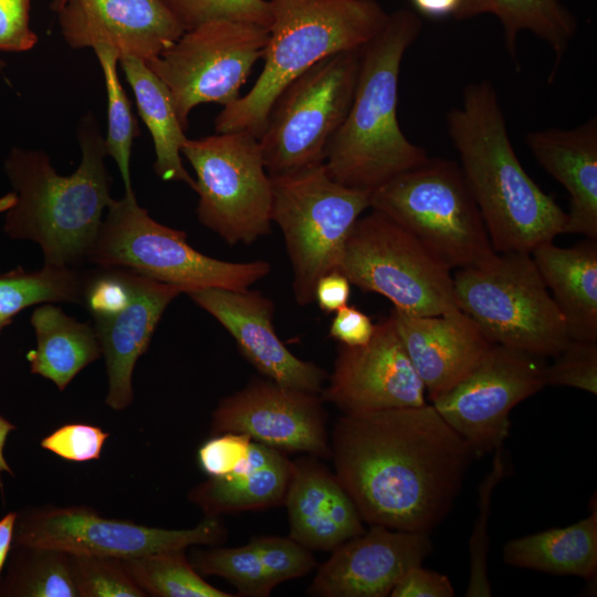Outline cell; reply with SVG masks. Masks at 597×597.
Here are the masks:
<instances>
[{"label":"cell","mask_w":597,"mask_h":597,"mask_svg":"<svg viewBox=\"0 0 597 597\" xmlns=\"http://www.w3.org/2000/svg\"><path fill=\"white\" fill-rule=\"evenodd\" d=\"M335 475L364 522L429 534L475 458L432 405L343 413L329 437Z\"/></svg>","instance_id":"1"},{"label":"cell","mask_w":597,"mask_h":597,"mask_svg":"<svg viewBox=\"0 0 597 597\" xmlns=\"http://www.w3.org/2000/svg\"><path fill=\"white\" fill-rule=\"evenodd\" d=\"M449 137L496 253L527 252L564 233L566 212L526 174L513 149L495 86L468 84L447 114Z\"/></svg>","instance_id":"2"},{"label":"cell","mask_w":597,"mask_h":597,"mask_svg":"<svg viewBox=\"0 0 597 597\" xmlns=\"http://www.w3.org/2000/svg\"><path fill=\"white\" fill-rule=\"evenodd\" d=\"M82 151L77 169L62 176L42 150L13 147L4 170L13 188L4 232L40 245L45 264L76 266L86 261L112 197L105 142L87 113L77 127Z\"/></svg>","instance_id":"3"},{"label":"cell","mask_w":597,"mask_h":597,"mask_svg":"<svg viewBox=\"0 0 597 597\" xmlns=\"http://www.w3.org/2000/svg\"><path fill=\"white\" fill-rule=\"evenodd\" d=\"M421 30L416 12L399 9L362 48L354 98L324 161L337 182L371 192L428 159L427 150L402 133L397 117L401 62Z\"/></svg>","instance_id":"4"},{"label":"cell","mask_w":597,"mask_h":597,"mask_svg":"<svg viewBox=\"0 0 597 597\" xmlns=\"http://www.w3.org/2000/svg\"><path fill=\"white\" fill-rule=\"evenodd\" d=\"M271 13L263 69L251 90L223 106L216 133L259 138L282 91L323 59L363 48L389 13L376 0H268Z\"/></svg>","instance_id":"5"},{"label":"cell","mask_w":597,"mask_h":597,"mask_svg":"<svg viewBox=\"0 0 597 597\" xmlns=\"http://www.w3.org/2000/svg\"><path fill=\"white\" fill-rule=\"evenodd\" d=\"M86 261L127 270L185 293L209 287L244 291L271 270L268 261L228 262L195 250L186 232L157 222L134 193L112 198Z\"/></svg>","instance_id":"6"},{"label":"cell","mask_w":597,"mask_h":597,"mask_svg":"<svg viewBox=\"0 0 597 597\" xmlns=\"http://www.w3.org/2000/svg\"><path fill=\"white\" fill-rule=\"evenodd\" d=\"M376 210L417 238L448 269L476 266L496 252L460 165L428 157L370 192Z\"/></svg>","instance_id":"7"},{"label":"cell","mask_w":597,"mask_h":597,"mask_svg":"<svg viewBox=\"0 0 597 597\" xmlns=\"http://www.w3.org/2000/svg\"><path fill=\"white\" fill-rule=\"evenodd\" d=\"M452 279L458 308L492 344L542 357L567 344L565 322L531 253H496L484 264L458 269Z\"/></svg>","instance_id":"8"},{"label":"cell","mask_w":597,"mask_h":597,"mask_svg":"<svg viewBox=\"0 0 597 597\" xmlns=\"http://www.w3.org/2000/svg\"><path fill=\"white\" fill-rule=\"evenodd\" d=\"M271 189V221L284 237L295 300L305 306L318 279L337 270L349 232L370 208V191L337 182L324 164L273 176Z\"/></svg>","instance_id":"9"},{"label":"cell","mask_w":597,"mask_h":597,"mask_svg":"<svg viewBox=\"0 0 597 597\" xmlns=\"http://www.w3.org/2000/svg\"><path fill=\"white\" fill-rule=\"evenodd\" d=\"M362 48L332 54L293 80L270 109L259 137L263 165L273 176L324 164L356 88Z\"/></svg>","instance_id":"10"},{"label":"cell","mask_w":597,"mask_h":597,"mask_svg":"<svg viewBox=\"0 0 597 597\" xmlns=\"http://www.w3.org/2000/svg\"><path fill=\"white\" fill-rule=\"evenodd\" d=\"M337 270L363 291L388 298L411 315L458 307L450 269L402 227L373 210L359 217Z\"/></svg>","instance_id":"11"},{"label":"cell","mask_w":597,"mask_h":597,"mask_svg":"<svg viewBox=\"0 0 597 597\" xmlns=\"http://www.w3.org/2000/svg\"><path fill=\"white\" fill-rule=\"evenodd\" d=\"M181 155L192 166L198 220L228 244H251L271 231V177L259 138L245 130L189 139Z\"/></svg>","instance_id":"12"},{"label":"cell","mask_w":597,"mask_h":597,"mask_svg":"<svg viewBox=\"0 0 597 597\" xmlns=\"http://www.w3.org/2000/svg\"><path fill=\"white\" fill-rule=\"evenodd\" d=\"M268 40L266 28L213 20L185 31L170 48L145 63L168 88L187 129L196 106H226L241 96L240 90L263 57Z\"/></svg>","instance_id":"13"},{"label":"cell","mask_w":597,"mask_h":597,"mask_svg":"<svg viewBox=\"0 0 597 597\" xmlns=\"http://www.w3.org/2000/svg\"><path fill=\"white\" fill-rule=\"evenodd\" d=\"M182 293L178 287L118 268L86 274L84 307L105 358L106 405L123 410L133 401L132 378L167 306Z\"/></svg>","instance_id":"14"},{"label":"cell","mask_w":597,"mask_h":597,"mask_svg":"<svg viewBox=\"0 0 597 597\" xmlns=\"http://www.w3.org/2000/svg\"><path fill=\"white\" fill-rule=\"evenodd\" d=\"M226 537L220 516H205L188 530H166L107 519L86 506H43L18 514L13 544L127 559L193 545H217Z\"/></svg>","instance_id":"15"},{"label":"cell","mask_w":597,"mask_h":597,"mask_svg":"<svg viewBox=\"0 0 597 597\" xmlns=\"http://www.w3.org/2000/svg\"><path fill=\"white\" fill-rule=\"evenodd\" d=\"M544 357L493 344L478 364L431 405L476 457L502 447L510 412L545 386Z\"/></svg>","instance_id":"16"},{"label":"cell","mask_w":597,"mask_h":597,"mask_svg":"<svg viewBox=\"0 0 597 597\" xmlns=\"http://www.w3.org/2000/svg\"><path fill=\"white\" fill-rule=\"evenodd\" d=\"M321 395L256 379L221 399L212 412L211 433L241 432L286 452L329 459L327 415Z\"/></svg>","instance_id":"17"},{"label":"cell","mask_w":597,"mask_h":597,"mask_svg":"<svg viewBox=\"0 0 597 597\" xmlns=\"http://www.w3.org/2000/svg\"><path fill=\"white\" fill-rule=\"evenodd\" d=\"M415 370L390 316L375 325L362 346L339 344L333 373L321 392L343 413L370 412L427 404Z\"/></svg>","instance_id":"18"},{"label":"cell","mask_w":597,"mask_h":597,"mask_svg":"<svg viewBox=\"0 0 597 597\" xmlns=\"http://www.w3.org/2000/svg\"><path fill=\"white\" fill-rule=\"evenodd\" d=\"M187 294L230 333L240 353L259 373L284 387L321 395L326 371L296 357L277 337L271 298L249 289L209 287Z\"/></svg>","instance_id":"19"},{"label":"cell","mask_w":597,"mask_h":597,"mask_svg":"<svg viewBox=\"0 0 597 597\" xmlns=\"http://www.w3.org/2000/svg\"><path fill=\"white\" fill-rule=\"evenodd\" d=\"M428 534L370 525L332 551L307 594L317 597H385L431 552Z\"/></svg>","instance_id":"20"},{"label":"cell","mask_w":597,"mask_h":597,"mask_svg":"<svg viewBox=\"0 0 597 597\" xmlns=\"http://www.w3.org/2000/svg\"><path fill=\"white\" fill-rule=\"evenodd\" d=\"M56 13L71 49L105 45L119 59L150 61L185 32L160 0H66Z\"/></svg>","instance_id":"21"},{"label":"cell","mask_w":597,"mask_h":597,"mask_svg":"<svg viewBox=\"0 0 597 597\" xmlns=\"http://www.w3.org/2000/svg\"><path fill=\"white\" fill-rule=\"evenodd\" d=\"M389 316L431 401L457 385L493 345L458 307L427 316L394 307Z\"/></svg>","instance_id":"22"},{"label":"cell","mask_w":597,"mask_h":597,"mask_svg":"<svg viewBox=\"0 0 597 597\" xmlns=\"http://www.w3.org/2000/svg\"><path fill=\"white\" fill-rule=\"evenodd\" d=\"M316 457L292 461L284 499L290 537L311 551H333L365 531L354 501Z\"/></svg>","instance_id":"23"},{"label":"cell","mask_w":597,"mask_h":597,"mask_svg":"<svg viewBox=\"0 0 597 597\" xmlns=\"http://www.w3.org/2000/svg\"><path fill=\"white\" fill-rule=\"evenodd\" d=\"M526 143L538 164L569 193L564 233L597 240V118L569 129L532 130Z\"/></svg>","instance_id":"24"},{"label":"cell","mask_w":597,"mask_h":597,"mask_svg":"<svg viewBox=\"0 0 597 597\" xmlns=\"http://www.w3.org/2000/svg\"><path fill=\"white\" fill-rule=\"evenodd\" d=\"M291 467L286 453L252 441L248 457L231 474L208 478L188 498L205 516L273 507L284 503Z\"/></svg>","instance_id":"25"},{"label":"cell","mask_w":597,"mask_h":597,"mask_svg":"<svg viewBox=\"0 0 597 597\" xmlns=\"http://www.w3.org/2000/svg\"><path fill=\"white\" fill-rule=\"evenodd\" d=\"M531 255L572 339L597 342V242L570 248L546 242Z\"/></svg>","instance_id":"26"},{"label":"cell","mask_w":597,"mask_h":597,"mask_svg":"<svg viewBox=\"0 0 597 597\" xmlns=\"http://www.w3.org/2000/svg\"><path fill=\"white\" fill-rule=\"evenodd\" d=\"M481 14L498 18L505 49L516 65L521 32L530 31L543 40L554 53L548 75L553 82L578 29L577 19L561 0H460L453 18L462 21Z\"/></svg>","instance_id":"27"},{"label":"cell","mask_w":597,"mask_h":597,"mask_svg":"<svg viewBox=\"0 0 597 597\" xmlns=\"http://www.w3.org/2000/svg\"><path fill=\"white\" fill-rule=\"evenodd\" d=\"M30 322L36 336V347L27 354L31 373L51 380L60 390L102 355L93 326L51 303L36 307Z\"/></svg>","instance_id":"28"},{"label":"cell","mask_w":597,"mask_h":597,"mask_svg":"<svg viewBox=\"0 0 597 597\" xmlns=\"http://www.w3.org/2000/svg\"><path fill=\"white\" fill-rule=\"evenodd\" d=\"M503 561L511 566L553 575L593 579L597 572V510L566 527L509 541Z\"/></svg>","instance_id":"29"},{"label":"cell","mask_w":597,"mask_h":597,"mask_svg":"<svg viewBox=\"0 0 597 597\" xmlns=\"http://www.w3.org/2000/svg\"><path fill=\"white\" fill-rule=\"evenodd\" d=\"M121 67L129 83L140 118L147 126L155 149L154 170L165 181H181L195 189V179L184 167L181 147L187 140L171 95L145 61L125 56Z\"/></svg>","instance_id":"30"},{"label":"cell","mask_w":597,"mask_h":597,"mask_svg":"<svg viewBox=\"0 0 597 597\" xmlns=\"http://www.w3.org/2000/svg\"><path fill=\"white\" fill-rule=\"evenodd\" d=\"M85 281L86 273L75 266L45 263L38 271L0 273V320L11 324L21 311L41 303L83 304Z\"/></svg>","instance_id":"31"},{"label":"cell","mask_w":597,"mask_h":597,"mask_svg":"<svg viewBox=\"0 0 597 597\" xmlns=\"http://www.w3.org/2000/svg\"><path fill=\"white\" fill-rule=\"evenodd\" d=\"M0 596L80 597L71 554L43 547L13 546Z\"/></svg>","instance_id":"32"},{"label":"cell","mask_w":597,"mask_h":597,"mask_svg":"<svg viewBox=\"0 0 597 597\" xmlns=\"http://www.w3.org/2000/svg\"><path fill=\"white\" fill-rule=\"evenodd\" d=\"M133 582L147 595L157 597H232L206 582L185 555L170 549L121 559Z\"/></svg>","instance_id":"33"},{"label":"cell","mask_w":597,"mask_h":597,"mask_svg":"<svg viewBox=\"0 0 597 597\" xmlns=\"http://www.w3.org/2000/svg\"><path fill=\"white\" fill-rule=\"evenodd\" d=\"M101 65L107 95V134L105 148L117 165L125 193H134L130 179L133 140L139 135L130 102L118 78L119 54L112 48L98 45L93 49Z\"/></svg>","instance_id":"34"},{"label":"cell","mask_w":597,"mask_h":597,"mask_svg":"<svg viewBox=\"0 0 597 597\" xmlns=\"http://www.w3.org/2000/svg\"><path fill=\"white\" fill-rule=\"evenodd\" d=\"M189 561L199 574L224 578L242 596L266 597L275 587L252 541L238 547L196 549Z\"/></svg>","instance_id":"35"},{"label":"cell","mask_w":597,"mask_h":597,"mask_svg":"<svg viewBox=\"0 0 597 597\" xmlns=\"http://www.w3.org/2000/svg\"><path fill=\"white\" fill-rule=\"evenodd\" d=\"M185 31L213 20H233L269 29L268 0H160Z\"/></svg>","instance_id":"36"},{"label":"cell","mask_w":597,"mask_h":597,"mask_svg":"<svg viewBox=\"0 0 597 597\" xmlns=\"http://www.w3.org/2000/svg\"><path fill=\"white\" fill-rule=\"evenodd\" d=\"M502 447H498L494 450L491 470L483 479L479 489V515L469 543L470 572L465 591V596L468 597L491 596V585L488 575V523L492 492L504 476L506 470L502 458Z\"/></svg>","instance_id":"37"},{"label":"cell","mask_w":597,"mask_h":597,"mask_svg":"<svg viewBox=\"0 0 597 597\" xmlns=\"http://www.w3.org/2000/svg\"><path fill=\"white\" fill-rule=\"evenodd\" d=\"M71 557L80 597L146 596L126 573L121 559L72 554Z\"/></svg>","instance_id":"38"},{"label":"cell","mask_w":597,"mask_h":597,"mask_svg":"<svg viewBox=\"0 0 597 597\" xmlns=\"http://www.w3.org/2000/svg\"><path fill=\"white\" fill-rule=\"evenodd\" d=\"M545 366V386H567L597 394V342L569 338Z\"/></svg>","instance_id":"39"},{"label":"cell","mask_w":597,"mask_h":597,"mask_svg":"<svg viewBox=\"0 0 597 597\" xmlns=\"http://www.w3.org/2000/svg\"><path fill=\"white\" fill-rule=\"evenodd\" d=\"M251 541L275 586L302 577L316 566L312 551L292 537L259 536Z\"/></svg>","instance_id":"40"},{"label":"cell","mask_w":597,"mask_h":597,"mask_svg":"<svg viewBox=\"0 0 597 597\" xmlns=\"http://www.w3.org/2000/svg\"><path fill=\"white\" fill-rule=\"evenodd\" d=\"M109 433L88 423H66L41 440V447L71 462H87L101 457Z\"/></svg>","instance_id":"41"},{"label":"cell","mask_w":597,"mask_h":597,"mask_svg":"<svg viewBox=\"0 0 597 597\" xmlns=\"http://www.w3.org/2000/svg\"><path fill=\"white\" fill-rule=\"evenodd\" d=\"M252 441L241 432L216 433L198 449V463L209 478L231 474L248 457Z\"/></svg>","instance_id":"42"},{"label":"cell","mask_w":597,"mask_h":597,"mask_svg":"<svg viewBox=\"0 0 597 597\" xmlns=\"http://www.w3.org/2000/svg\"><path fill=\"white\" fill-rule=\"evenodd\" d=\"M30 7L31 0H0V51L25 52L36 44Z\"/></svg>","instance_id":"43"},{"label":"cell","mask_w":597,"mask_h":597,"mask_svg":"<svg viewBox=\"0 0 597 597\" xmlns=\"http://www.w3.org/2000/svg\"><path fill=\"white\" fill-rule=\"evenodd\" d=\"M391 597H452L454 589L450 579L421 565L409 568L392 588Z\"/></svg>","instance_id":"44"},{"label":"cell","mask_w":597,"mask_h":597,"mask_svg":"<svg viewBox=\"0 0 597 597\" xmlns=\"http://www.w3.org/2000/svg\"><path fill=\"white\" fill-rule=\"evenodd\" d=\"M375 331L370 317L354 305L335 312L328 335L346 346H362L369 342Z\"/></svg>","instance_id":"45"},{"label":"cell","mask_w":597,"mask_h":597,"mask_svg":"<svg viewBox=\"0 0 597 597\" xmlns=\"http://www.w3.org/2000/svg\"><path fill=\"white\" fill-rule=\"evenodd\" d=\"M350 295V282L338 270L322 275L314 290V301L326 313H334L345 306Z\"/></svg>","instance_id":"46"},{"label":"cell","mask_w":597,"mask_h":597,"mask_svg":"<svg viewBox=\"0 0 597 597\" xmlns=\"http://www.w3.org/2000/svg\"><path fill=\"white\" fill-rule=\"evenodd\" d=\"M413 8L420 14L431 18L441 19L455 13L459 8L460 0H410Z\"/></svg>","instance_id":"47"},{"label":"cell","mask_w":597,"mask_h":597,"mask_svg":"<svg viewBox=\"0 0 597 597\" xmlns=\"http://www.w3.org/2000/svg\"><path fill=\"white\" fill-rule=\"evenodd\" d=\"M18 513L10 512L0 520V580L1 573L11 551Z\"/></svg>","instance_id":"48"},{"label":"cell","mask_w":597,"mask_h":597,"mask_svg":"<svg viewBox=\"0 0 597 597\" xmlns=\"http://www.w3.org/2000/svg\"><path fill=\"white\" fill-rule=\"evenodd\" d=\"M15 429V426L7 420L4 417L0 416V474L7 472L13 475V471L10 469L9 464L6 461L3 451L7 442V438L12 430Z\"/></svg>","instance_id":"49"},{"label":"cell","mask_w":597,"mask_h":597,"mask_svg":"<svg viewBox=\"0 0 597 597\" xmlns=\"http://www.w3.org/2000/svg\"><path fill=\"white\" fill-rule=\"evenodd\" d=\"M65 2L66 0H52L50 7L54 12H57L64 6Z\"/></svg>","instance_id":"50"},{"label":"cell","mask_w":597,"mask_h":597,"mask_svg":"<svg viewBox=\"0 0 597 597\" xmlns=\"http://www.w3.org/2000/svg\"><path fill=\"white\" fill-rule=\"evenodd\" d=\"M9 324L2 320H0V332L6 327L8 326Z\"/></svg>","instance_id":"51"},{"label":"cell","mask_w":597,"mask_h":597,"mask_svg":"<svg viewBox=\"0 0 597 597\" xmlns=\"http://www.w3.org/2000/svg\"><path fill=\"white\" fill-rule=\"evenodd\" d=\"M4 65V62L0 59V67ZM3 211V205L0 201V212Z\"/></svg>","instance_id":"52"}]
</instances>
